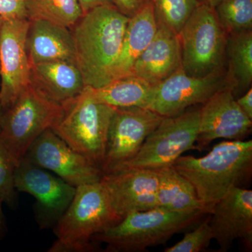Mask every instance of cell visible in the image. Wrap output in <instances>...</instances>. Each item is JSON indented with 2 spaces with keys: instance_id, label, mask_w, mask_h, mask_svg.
Returning a JSON list of instances; mask_svg holds the SVG:
<instances>
[{
  "instance_id": "1",
  "label": "cell",
  "mask_w": 252,
  "mask_h": 252,
  "mask_svg": "<svg viewBox=\"0 0 252 252\" xmlns=\"http://www.w3.org/2000/svg\"><path fill=\"white\" fill-rule=\"evenodd\" d=\"M172 166L192 184L210 214L232 189L243 187L251 180L252 141H224L205 157L182 156Z\"/></svg>"
},
{
  "instance_id": "2",
  "label": "cell",
  "mask_w": 252,
  "mask_h": 252,
  "mask_svg": "<svg viewBox=\"0 0 252 252\" xmlns=\"http://www.w3.org/2000/svg\"><path fill=\"white\" fill-rule=\"evenodd\" d=\"M129 18L114 4L102 5L83 15L71 29L76 64L86 86L99 89L112 81Z\"/></svg>"
},
{
  "instance_id": "3",
  "label": "cell",
  "mask_w": 252,
  "mask_h": 252,
  "mask_svg": "<svg viewBox=\"0 0 252 252\" xmlns=\"http://www.w3.org/2000/svg\"><path fill=\"white\" fill-rule=\"evenodd\" d=\"M122 220L101 182L79 186L72 203L55 225L57 240L48 252L93 251V237Z\"/></svg>"
},
{
  "instance_id": "4",
  "label": "cell",
  "mask_w": 252,
  "mask_h": 252,
  "mask_svg": "<svg viewBox=\"0 0 252 252\" xmlns=\"http://www.w3.org/2000/svg\"><path fill=\"white\" fill-rule=\"evenodd\" d=\"M205 211L173 212L160 208L128 214L120 222L92 238L106 244V252H137L166 243L199 221Z\"/></svg>"
},
{
  "instance_id": "5",
  "label": "cell",
  "mask_w": 252,
  "mask_h": 252,
  "mask_svg": "<svg viewBox=\"0 0 252 252\" xmlns=\"http://www.w3.org/2000/svg\"><path fill=\"white\" fill-rule=\"evenodd\" d=\"M115 110L116 107L94 99L86 86L79 96L63 107L62 117L51 130L101 170Z\"/></svg>"
},
{
  "instance_id": "6",
  "label": "cell",
  "mask_w": 252,
  "mask_h": 252,
  "mask_svg": "<svg viewBox=\"0 0 252 252\" xmlns=\"http://www.w3.org/2000/svg\"><path fill=\"white\" fill-rule=\"evenodd\" d=\"M178 37L182 68L188 75L203 77L225 69L228 35L215 8L199 2Z\"/></svg>"
},
{
  "instance_id": "7",
  "label": "cell",
  "mask_w": 252,
  "mask_h": 252,
  "mask_svg": "<svg viewBox=\"0 0 252 252\" xmlns=\"http://www.w3.org/2000/svg\"><path fill=\"white\" fill-rule=\"evenodd\" d=\"M63 114V107L46 98L31 84L18 96L14 104L4 112L0 140L16 166L32 142L51 129Z\"/></svg>"
},
{
  "instance_id": "8",
  "label": "cell",
  "mask_w": 252,
  "mask_h": 252,
  "mask_svg": "<svg viewBox=\"0 0 252 252\" xmlns=\"http://www.w3.org/2000/svg\"><path fill=\"white\" fill-rule=\"evenodd\" d=\"M199 124L200 109H187L178 115L163 117L147 136L135 157L116 171L126 168L158 170L172 166L182 154L195 149Z\"/></svg>"
},
{
  "instance_id": "9",
  "label": "cell",
  "mask_w": 252,
  "mask_h": 252,
  "mask_svg": "<svg viewBox=\"0 0 252 252\" xmlns=\"http://www.w3.org/2000/svg\"><path fill=\"white\" fill-rule=\"evenodd\" d=\"M14 185L17 191L32 195L34 211L41 229L54 228L67 210L77 187L53 172L23 158L16 167Z\"/></svg>"
},
{
  "instance_id": "10",
  "label": "cell",
  "mask_w": 252,
  "mask_h": 252,
  "mask_svg": "<svg viewBox=\"0 0 252 252\" xmlns=\"http://www.w3.org/2000/svg\"><path fill=\"white\" fill-rule=\"evenodd\" d=\"M163 117L144 107L116 108L111 119L102 173L117 170L132 160Z\"/></svg>"
},
{
  "instance_id": "11",
  "label": "cell",
  "mask_w": 252,
  "mask_h": 252,
  "mask_svg": "<svg viewBox=\"0 0 252 252\" xmlns=\"http://www.w3.org/2000/svg\"><path fill=\"white\" fill-rule=\"evenodd\" d=\"M226 86L225 69L195 77L188 75L182 67L153 86L147 108L163 117H174L192 106L205 103L212 94Z\"/></svg>"
},
{
  "instance_id": "12",
  "label": "cell",
  "mask_w": 252,
  "mask_h": 252,
  "mask_svg": "<svg viewBox=\"0 0 252 252\" xmlns=\"http://www.w3.org/2000/svg\"><path fill=\"white\" fill-rule=\"evenodd\" d=\"M24 158L76 187L100 182L103 175L100 168L71 148L51 129L32 142Z\"/></svg>"
},
{
  "instance_id": "13",
  "label": "cell",
  "mask_w": 252,
  "mask_h": 252,
  "mask_svg": "<svg viewBox=\"0 0 252 252\" xmlns=\"http://www.w3.org/2000/svg\"><path fill=\"white\" fill-rule=\"evenodd\" d=\"M29 20H4L0 36V105L6 112L31 84L26 51Z\"/></svg>"
},
{
  "instance_id": "14",
  "label": "cell",
  "mask_w": 252,
  "mask_h": 252,
  "mask_svg": "<svg viewBox=\"0 0 252 252\" xmlns=\"http://www.w3.org/2000/svg\"><path fill=\"white\" fill-rule=\"evenodd\" d=\"M252 120L239 107L228 86L212 94L200 108V124L195 149L206 148L214 140H245Z\"/></svg>"
},
{
  "instance_id": "15",
  "label": "cell",
  "mask_w": 252,
  "mask_h": 252,
  "mask_svg": "<svg viewBox=\"0 0 252 252\" xmlns=\"http://www.w3.org/2000/svg\"><path fill=\"white\" fill-rule=\"evenodd\" d=\"M100 182L122 220L132 212L157 208L158 170L123 169L104 174Z\"/></svg>"
},
{
  "instance_id": "16",
  "label": "cell",
  "mask_w": 252,
  "mask_h": 252,
  "mask_svg": "<svg viewBox=\"0 0 252 252\" xmlns=\"http://www.w3.org/2000/svg\"><path fill=\"white\" fill-rule=\"evenodd\" d=\"M210 225L220 252H227L241 239L252 248V190L236 187L217 202L209 214Z\"/></svg>"
},
{
  "instance_id": "17",
  "label": "cell",
  "mask_w": 252,
  "mask_h": 252,
  "mask_svg": "<svg viewBox=\"0 0 252 252\" xmlns=\"http://www.w3.org/2000/svg\"><path fill=\"white\" fill-rule=\"evenodd\" d=\"M182 67L178 34L158 25L155 36L134 63L130 74L155 86Z\"/></svg>"
},
{
  "instance_id": "18",
  "label": "cell",
  "mask_w": 252,
  "mask_h": 252,
  "mask_svg": "<svg viewBox=\"0 0 252 252\" xmlns=\"http://www.w3.org/2000/svg\"><path fill=\"white\" fill-rule=\"evenodd\" d=\"M31 84L46 98L63 107L79 96L86 86L77 64L62 61L31 65Z\"/></svg>"
},
{
  "instance_id": "19",
  "label": "cell",
  "mask_w": 252,
  "mask_h": 252,
  "mask_svg": "<svg viewBox=\"0 0 252 252\" xmlns=\"http://www.w3.org/2000/svg\"><path fill=\"white\" fill-rule=\"evenodd\" d=\"M26 51L31 65L49 61L76 64L75 47L70 28L45 20L30 21Z\"/></svg>"
},
{
  "instance_id": "20",
  "label": "cell",
  "mask_w": 252,
  "mask_h": 252,
  "mask_svg": "<svg viewBox=\"0 0 252 252\" xmlns=\"http://www.w3.org/2000/svg\"><path fill=\"white\" fill-rule=\"evenodd\" d=\"M157 28L153 4L149 0L129 18L122 49L113 67L112 81L131 74L134 63L153 39Z\"/></svg>"
},
{
  "instance_id": "21",
  "label": "cell",
  "mask_w": 252,
  "mask_h": 252,
  "mask_svg": "<svg viewBox=\"0 0 252 252\" xmlns=\"http://www.w3.org/2000/svg\"><path fill=\"white\" fill-rule=\"evenodd\" d=\"M157 208L173 212L205 211L192 184L173 166L158 169ZM209 214V213H208Z\"/></svg>"
},
{
  "instance_id": "22",
  "label": "cell",
  "mask_w": 252,
  "mask_h": 252,
  "mask_svg": "<svg viewBox=\"0 0 252 252\" xmlns=\"http://www.w3.org/2000/svg\"><path fill=\"white\" fill-rule=\"evenodd\" d=\"M226 62L227 86L231 89L235 98L237 99L252 88V30L228 34L225 51Z\"/></svg>"
},
{
  "instance_id": "23",
  "label": "cell",
  "mask_w": 252,
  "mask_h": 252,
  "mask_svg": "<svg viewBox=\"0 0 252 252\" xmlns=\"http://www.w3.org/2000/svg\"><path fill=\"white\" fill-rule=\"evenodd\" d=\"M89 87L94 99L116 108H147L153 86L140 77L129 74L114 79L99 89Z\"/></svg>"
},
{
  "instance_id": "24",
  "label": "cell",
  "mask_w": 252,
  "mask_h": 252,
  "mask_svg": "<svg viewBox=\"0 0 252 252\" xmlns=\"http://www.w3.org/2000/svg\"><path fill=\"white\" fill-rule=\"evenodd\" d=\"M28 18L45 20L72 29L83 16L77 0H25Z\"/></svg>"
},
{
  "instance_id": "25",
  "label": "cell",
  "mask_w": 252,
  "mask_h": 252,
  "mask_svg": "<svg viewBox=\"0 0 252 252\" xmlns=\"http://www.w3.org/2000/svg\"><path fill=\"white\" fill-rule=\"evenodd\" d=\"M157 24L178 34L198 4V0H151Z\"/></svg>"
},
{
  "instance_id": "26",
  "label": "cell",
  "mask_w": 252,
  "mask_h": 252,
  "mask_svg": "<svg viewBox=\"0 0 252 252\" xmlns=\"http://www.w3.org/2000/svg\"><path fill=\"white\" fill-rule=\"evenodd\" d=\"M215 9L227 35L252 30V0H223Z\"/></svg>"
},
{
  "instance_id": "27",
  "label": "cell",
  "mask_w": 252,
  "mask_h": 252,
  "mask_svg": "<svg viewBox=\"0 0 252 252\" xmlns=\"http://www.w3.org/2000/svg\"><path fill=\"white\" fill-rule=\"evenodd\" d=\"M16 164L0 140V200L11 208L17 205V190L15 188Z\"/></svg>"
},
{
  "instance_id": "28",
  "label": "cell",
  "mask_w": 252,
  "mask_h": 252,
  "mask_svg": "<svg viewBox=\"0 0 252 252\" xmlns=\"http://www.w3.org/2000/svg\"><path fill=\"white\" fill-rule=\"evenodd\" d=\"M210 215L191 232L186 233L182 240L173 246L166 248L165 252H200L209 248L213 240Z\"/></svg>"
},
{
  "instance_id": "29",
  "label": "cell",
  "mask_w": 252,
  "mask_h": 252,
  "mask_svg": "<svg viewBox=\"0 0 252 252\" xmlns=\"http://www.w3.org/2000/svg\"><path fill=\"white\" fill-rule=\"evenodd\" d=\"M0 16L4 20L28 19L25 0H0Z\"/></svg>"
},
{
  "instance_id": "30",
  "label": "cell",
  "mask_w": 252,
  "mask_h": 252,
  "mask_svg": "<svg viewBox=\"0 0 252 252\" xmlns=\"http://www.w3.org/2000/svg\"><path fill=\"white\" fill-rule=\"evenodd\" d=\"M237 103H238L240 108L245 114L247 117L252 120V89L250 88L245 94L236 99Z\"/></svg>"
},
{
  "instance_id": "31",
  "label": "cell",
  "mask_w": 252,
  "mask_h": 252,
  "mask_svg": "<svg viewBox=\"0 0 252 252\" xmlns=\"http://www.w3.org/2000/svg\"><path fill=\"white\" fill-rule=\"evenodd\" d=\"M83 15L94 8L106 4H114V0H77Z\"/></svg>"
},
{
  "instance_id": "32",
  "label": "cell",
  "mask_w": 252,
  "mask_h": 252,
  "mask_svg": "<svg viewBox=\"0 0 252 252\" xmlns=\"http://www.w3.org/2000/svg\"><path fill=\"white\" fill-rule=\"evenodd\" d=\"M3 202L0 200V239L2 238L6 231V220L2 209Z\"/></svg>"
},
{
  "instance_id": "33",
  "label": "cell",
  "mask_w": 252,
  "mask_h": 252,
  "mask_svg": "<svg viewBox=\"0 0 252 252\" xmlns=\"http://www.w3.org/2000/svg\"><path fill=\"white\" fill-rule=\"evenodd\" d=\"M198 2L203 3V4L209 5V6H212V7L215 8L223 0H198Z\"/></svg>"
},
{
  "instance_id": "34",
  "label": "cell",
  "mask_w": 252,
  "mask_h": 252,
  "mask_svg": "<svg viewBox=\"0 0 252 252\" xmlns=\"http://www.w3.org/2000/svg\"><path fill=\"white\" fill-rule=\"evenodd\" d=\"M3 115H4V111L0 105V128H1V122H2Z\"/></svg>"
},
{
  "instance_id": "35",
  "label": "cell",
  "mask_w": 252,
  "mask_h": 252,
  "mask_svg": "<svg viewBox=\"0 0 252 252\" xmlns=\"http://www.w3.org/2000/svg\"><path fill=\"white\" fill-rule=\"evenodd\" d=\"M3 21H4V18L0 16V36H1V27H2Z\"/></svg>"
}]
</instances>
